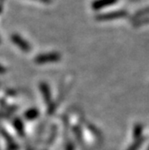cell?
<instances>
[{
	"instance_id": "ba28073f",
	"label": "cell",
	"mask_w": 149,
	"mask_h": 150,
	"mask_svg": "<svg viewBox=\"0 0 149 150\" xmlns=\"http://www.w3.org/2000/svg\"><path fill=\"white\" fill-rule=\"evenodd\" d=\"M35 1H40V2H42V3H49L51 0H35Z\"/></svg>"
},
{
	"instance_id": "6da1fadb",
	"label": "cell",
	"mask_w": 149,
	"mask_h": 150,
	"mask_svg": "<svg viewBox=\"0 0 149 150\" xmlns=\"http://www.w3.org/2000/svg\"><path fill=\"white\" fill-rule=\"evenodd\" d=\"M128 16V11L126 10H118V11H112L106 13H101L98 15L95 19L100 22H106V21H111L114 19L119 18H123Z\"/></svg>"
},
{
	"instance_id": "3957f363",
	"label": "cell",
	"mask_w": 149,
	"mask_h": 150,
	"mask_svg": "<svg viewBox=\"0 0 149 150\" xmlns=\"http://www.w3.org/2000/svg\"><path fill=\"white\" fill-rule=\"evenodd\" d=\"M11 40L13 43L16 45L18 48H20L21 50L24 51V52H29L31 50V46L30 44L26 42L24 39H23L21 36H19L18 34H13L11 36Z\"/></svg>"
},
{
	"instance_id": "277c9868",
	"label": "cell",
	"mask_w": 149,
	"mask_h": 150,
	"mask_svg": "<svg viewBox=\"0 0 149 150\" xmlns=\"http://www.w3.org/2000/svg\"><path fill=\"white\" fill-rule=\"evenodd\" d=\"M117 1H119V0H95V1L93 2L92 7L94 10H100L115 4Z\"/></svg>"
},
{
	"instance_id": "52a82bcc",
	"label": "cell",
	"mask_w": 149,
	"mask_h": 150,
	"mask_svg": "<svg viewBox=\"0 0 149 150\" xmlns=\"http://www.w3.org/2000/svg\"><path fill=\"white\" fill-rule=\"evenodd\" d=\"M6 71V69H5V67H4L3 66L0 65V74H3V73H5Z\"/></svg>"
},
{
	"instance_id": "7a4b0ae2",
	"label": "cell",
	"mask_w": 149,
	"mask_h": 150,
	"mask_svg": "<svg viewBox=\"0 0 149 150\" xmlns=\"http://www.w3.org/2000/svg\"><path fill=\"white\" fill-rule=\"evenodd\" d=\"M61 59L60 54L58 52H49V53H43L38 55L35 59L34 61L37 64H46V63H50V62H57Z\"/></svg>"
},
{
	"instance_id": "5b68a950",
	"label": "cell",
	"mask_w": 149,
	"mask_h": 150,
	"mask_svg": "<svg viewBox=\"0 0 149 150\" xmlns=\"http://www.w3.org/2000/svg\"><path fill=\"white\" fill-rule=\"evenodd\" d=\"M40 90H42V94L45 98V101L49 102L50 99V93H49V89L48 86L46 84L42 83V85H40Z\"/></svg>"
},
{
	"instance_id": "8992f818",
	"label": "cell",
	"mask_w": 149,
	"mask_h": 150,
	"mask_svg": "<svg viewBox=\"0 0 149 150\" xmlns=\"http://www.w3.org/2000/svg\"><path fill=\"white\" fill-rule=\"evenodd\" d=\"M147 15H149V7H146V8L140 10V11H138L136 13H135V16H133V19L136 21V20L139 19L140 17H144Z\"/></svg>"
}]
</instances>
